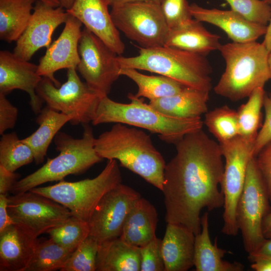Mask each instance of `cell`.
<instances>
[{
  "label": "cell",
  "instance_id": "d4e9b609",
  "mask_svg": "<svg viewBox=\"0 0 271 271\" xmlns=\"http://www.w3.org/2000/svg\"><path fill=\"white\" fill-rule=\"evenodd\" d=\"M209 92L185 87L173 95L150 101L149 104L167 115L181 118L201 117L208 111Z\"/></svg>",
  "mask_w": 271,
  "mask_h": 271
},
{
  "label": "cell",
  "instance_id": "cb8c5ba5",
  "mask_svg": "<svg viewBox=\"0 0 271 271\" xmlns=\"http://www.w3.org/2000/svg\"><path fill=\"white\" fill-rule=\"evenodd\" d=\"M220 36L208 31L193 19L180 27L169 29L164 46L206 56L218 50Z\"/></svg>",
  "mask_w": 271,
  "mask_h": 271
},
{
  "label": "cell",
  "instance_id": "6da1fadb",
  "mask_svg": "<svg viewBox=\"0 0 271 271\" xmlns=\"http://www.w3.org/2000/svg\"><path fill=\"white\" fill-rule=\"evenodd\" d=\"M175 145L177 152L166 165L162 190L165 220L196 235L201 229L202 209L211 211L224 205L222 149L202 129L186 135Z\"/></svg>",
  "mask_w": 271,
  "mask_h": 271
},
{
  "label": "cell",
  "instance_id": "5bb4252c",
  "mask_svg": "<svg viewBox=\"0 0 271 271\" xmlns=\"http://www.w3.org/2000/svg\"><path fill=\"white\" fill-rule=\"evenodd\" d=\"M141 197L139 192L122 183L109 191L88 221L89 235L99 243L120 237L132 206Z\"/></svg>",
  "mask_w": 271,
  "mask_h": 271
},
{
  "label": "cell",
  "instance_id": "3957f363",
  "mask_svg": "<svg viewBox=\"0 0 271 271\" xmlns=\"http://www.w3.org/2000/svg\"><path fill=\"white\" fill-rule=\"evenodd\" d=\"M130 102L123 103L112 100L108 96L100 98L93 125L120 123L148 130L157 133L163 141L176 144L186 135L202 129L201 117L181 118L164 114L145 103L141 98L129 93Z\"/></svg>",
  "mask_w": 271,
  "mask_h": 271
},
{
  "label": "cell",
  "instance_id": "1f68e13d",
  "mask_svg": "<svg viewBox=\"0 0 271 271\" xmlns=\"http://www.w3.org/2000/svg\"><path fill=\"white\" fill-rule=\"evenodd\" d=\"M34 161L31 148L13 132L2 134L0 141V165L15 172Z\"/></svg>",
  "mask_w": 271,
  "mask_h": 271
},
{
  "label": "cell",
  "instance_id": "f546056e",
  "mask_svg": "<svg viewBox=\"0 0 271 271\" xmlns=\"http://www.w3.org/2000/svg\"><path fill=\"white\" fill-rule=\"evenodd\" d=\"M74 251L61 245L50 237L39 238L25 271L60 270Z\"/></svg>",
  "mask_w": 271,
  "mask_h": 271
},
{
  "label": "cell",
  "instance_id": "ba28073f",
  "mask_svg": "<svg viewBox=\"0 0 271 271\" xmlns=\"http://www.w3.org/2000/svg\"><path fill=\"white\" fill-rule=\"evenodd\" d=\"M269 203L265 183L255 158L253 157L247 168L243 188L236 209L237 226L248 254L257 249L266 239L262 226L264 217L271 211Z\"/></svg>",
  "mask_w": 271,
  "mask_h": 271
},
{
  "label": "cell",
  "instance_id": "e0dca14e",
  "mask_svg": "<svg viewBox=\"0 0 271 271\" xmlns=\"http://www.w3.org/2000/svg\"><path fill=\"white\" fill-rule=\"evenodd\" d=\"M42 78L38 73V65L19 57L13 52L0 51V94L7 95L15 89L27 92L31 108L36 114L41 111L44 102L36 92Z\"/></svg>",
  "mask_w": 271,
  "mask_h": 271
},
{
  "label": "cell",
  "instance_id": "44dd1931",
  "mask_svg": "<svg viewBox=\"0 0 271 271\" xmlns=\"http://www.w3.org/2000/svg\"><path fill=\"white\" fill-rule=\"evenodd\" d=\"M195 236L182 225L167 223L162 240L165 271H187L194 265Z\"/></svg>",
  "mask_w": 271,
  "mask_h": 271
},
{
  "label": "cell",
  "instance_id": "74e56055",
  "mask_svg": "<svg viewBox=\"0 0 271 271\" xmlns=\"http://www.w3.org/2000/svg\"><path fill=\"white\" fill-rule=\"evenodd\" d=\"M139 248L140 271H165L161 239L156 237L148 244Z\"/></svg>",
  "mask_w": 271,
  "mask_h": 271
},
{
  "label": "cell",
  "instance_id": "f6af8a7d",
  "mask_svg": "<svg viewBox=\"0 0 271 271\" xmlns=\"http://www.w3.org/2000/svg\"><path fill=\"white\" fill-rule=\"evenodd\" d=\"M251 268L255 271H271V258H262L251 262Z\"/></svg>",
  "mask_w": 271,
  "mask_h": 271
},
{
  "label": "cell",
  "instance_id": "4dcf8cb0",
  "mask_svg": "<svg viewBox=\"0 0 271 271\" xmlns=\"http://www.w3.org/2000/svg\"><path fill=\"white\" fill-rule=\"evenodd\" d=\"M203 123L219 144L239 136L237 111L227 105L208 111Z\"/></svg>",
  "mask_w": 271,
  "mask_h": 271
},
{
  "label": "cell",
  "instance_id": "52a82bcc",
  "mask_svg": "<svg viewBox=\"0 0 271 271\" xmlns=\"http://www.w3.org/2000/svg\"><path fill=\"white\" fill-rule=\"evenodd\" d=\"M121 182L117 162L111 159L94 178L76 182L62 180L53 185L37 187L29 191L63 205L73 215L88 222L101 198Z\"/></svg>",
  "mask_w": 271,
  "mask_h": 271
},
{
  "label": "cell",
  "instance_id": "7c38bea8",
  "mask_svg": "<svg viewBox=\"0 0 271 271\" xmlns=\"http://www.w3.org/2000/svg\"><path fill=\"white\" fill-rule=\"evenodd\" d=\"M80 62L76 69L88 87L100 97L107 96L120 76L117 54L85 27L78 45Z\"/></svg>",
  "mask_w": 271,
  "mask_h": 271
},
{
  "label": "cell",
  "instance_id": "9a60e30c",
  "mask_svg": "<svg viewBox=\"0 0 271 271\" xmlns=\"http://www.w3.org/2000/svg\"><path fill=\"white\" fill-rule=\"evenodd\" d=\"M32 17L25 30L16 41L13 53L30 61L40 49L51 45L53 32L65 23L69 14L62 7H53L42 2L35 3Z\"/></svg>",
  "mask_w": 271,
  "mask_h": 271
},
{
  "label": "cell",
  "instance_id": "484cf974",
  "mask_svg": "<svg viewBox=\"0 0 271 271\" xmlns=\"http://www.w3.org/2000/svg\"><path fill=\"white\" fill-rule=\"evenodd\" d=\"M139 247L119 237L99 243L96 271H140Z\"/></svg>",
  "mask_w": 271,
  "mask_h": 271
},
{
  "label": "cell",
  "instance_id": "d6a6232c",
  "mask_svg": "<svg viewBox=\"0 0 271 271\" xmlns=\"http://www.w3.org/2000/svg\"><path fill=\"white\" fill-rule=\"evenodd\" d=\"M265 94L264 88L255 89L248 96L246 102L237 110L239 135L256 139L261 126V108Z\"/></svg>",
  "mask_w": 271,
  "mask_h": 271
},
{
  "label": "cell",
  "instance_id": "f35d334b",
  "mask_svg": "<svg viewBox=\"0 0 271 271\" xmlns=\"http://www.w3.org/2000/svg\"><path fill=\"white\" fill-rule=\"evenodd\" d=\"M263 107L265 112L264 120L255 140L253 147L254 157L265 145L271 141V97L266 93L264 96Z\"/></svg>",
  "mask_w": 271,
  "mask_h": 271
},
{
  "label": "cell",
  "instance_id": "8d00e7d4",
  "mask_svg": "<svg viewBox=\"0 0 271 271\" xmlns=\"http://www.w3.org/2000/svg\"><path fill=\"white\" fill-rule=\"evenodd\" d=\"M160 5L169 29L183 25L193 19L187 0H160Z\"/></svg>",
  "mask_w": 271,
  "mask_h": 271
},
{
  "label": "cell",
  "instance_id": "277c9868",
  "mask_svg": "<svg viewBox=\"0 0 271 271\" xmlns=\"http://www.w3.org/2000/svg\"><path fill=\"white\" fill-rule=\"evenodd\" d=\"M226 64L214 91L217 95L237 101L248 97L271 79L268 63L269 51L256 41L220 44L218 50Z\"/></svg>",
  "mask_w": 271,
  "mask_h": 271
},
{
  "label": "cell",
  "instance_id": "681fc988",
  "mask_svg": "<svg viewBox=\"0 0 271 271\" xmlns=\"http://www.w3.org/2000/svg\"><path fill=\"white\" fill-rule=\"evenodd\" d=\"M60 6L67 10L70 9L72 6L74 0H59Z\"/></svg>",
  "mask_w": 271,
  "mask_h": 271
},
{
  "label": "cell",
  "instance_id": "f5cc1de1",
  "mask_svg": "<svg viewBox=\"0 0 271 271\" xmlns=\"http://www.w3.org/2000/svg\"><path fill=\"white\" fill-rule=\"evenodd\" d=\"M264 1H265L269 3L270 4L271 3V0H264Z\"/></svg>",
  "mask_w": 271,
  "mask_h": 271
},
{
  "label": "cell",
  "instance_id": "f907efd6",
  "mask_svg": "<svg viewBox=\"0 0 271 271\" xmlns=\"http://www.w3.org/2000/svg\"><path fill=\"white\" fill-rule=\"evenodd\" d=\"M36 1L42 2L48 5L53 7H58L60 6V4L59 0H36Z\"/></svg>",
  "mask_w": 271,
  "mask_h": 271
},
{
  "label": "cell",
  "instance_id": "30bf717a",
  "mask_svg": "<svg viewBox=\"0 0 271 271\" xmlns=\"http://www.w3.org/2000/svg\"><path fill=\"white\" fill-rule=\"evenodd\" d=\"M255 139L238 136L220 145L225 160L221 190L224 197L222 232L236 236L239 229L236 219L237 202L242 191L247 168L253 155Z\"/></svg>",
  "mask_w": 271,
  "mask_h": 271
},
{
  "label": "cell",
  "instance_id": "8fae6325",
  "mask_svg": "<svg viewBox=\"0 0 271 271\" xmlns=\"http://www.w3.org/2000/svg\"><path fill=\"white\" fill-rule=\"evenodd\" d=\"M110 15L118 31L143 48L164 46L169 28L160 2L137 1L112 8Z\"/></svg>",
  "mask_w": 271,
  "mask_h": 271
},
{
  "label": "cell",
  "instance_id": "bcb514c9",
  "mask_svg": "<svg viewBox=\"0 0 271 271\" xmlns=\"http://www.w3.org/2000/svg\"><path fill=\"white\" fill-rule=\"evenodd\" d=\"M262 232L265 238H271V211L265 216L262 222Z\"/></svg>",
  "mask_w": 271,
  "mask_h": 271
},
{
  "label": "cell",
  "instance_id": "4fadbf2b",
  "mask_svg": "<svg viewBox=\"0 0 271 271\" xmlns=\"http://www.w3.org/2000/svg\"><path fill=\"white\" fill-rule=\"evenodd\" d=\"M8 210L15 223L37 237L73 215L63 205L31 191L8 196Z\"/></svg>",
  "mask_w": 271,
  "mask_h": 271
},
{
  "label": "cell",
  "instance_id": "836d02e7",
  "mask_svg": "<svg viewBox=\"0 0 271 271\" xmlns=\"http://www.w3.org/2000/svg\"><path fill=\"white\" fill-rule=\"evenodd\" d=\"M47 233L61 245L75 250L89 235V228L87 221L72 215Z\"/></svg>",
  "mask_w": 271,
  "mask_h": 271
},
{
  "label": "cell",
  "instance_id": "b9f144b4",
  "mask_svg": "<svg viewBox=\"0 0 271 271\" xmlns=\"http://www.w3.org/2000/svg\"><path fill=\"white\" fill-rule=\"evenodd\" d=\"M20 177L19 174L10 171L0 165V194H8Z\"/></svg>",
  "mask_w": 271,
  "mask_h": 271
},
{
  "label": "cell",
  "instance_id": "ac0fdd59",
  "mask_svg": "<svg viewBox=\"0 0 271 271\" xmlns=\"http://www.w3.org/2000/svg\"><path fill=\"white\" fill-rule=\"evenodd\" d=\"M109 6L108 0H74L66 11L120 55L124 52L125 46L113 22Z\"/></svg>",
  "mask_w": 271,
  "mask_h": 271
},
{
  "label": "cell",
  "instance_id": "e575fe53",
  "mask_svg": "<svg viewBox=\"0 0 271 271\" xmlns=\"http://www.w3.org/2000/svg\"><path fill=\"white\" fill-rule=\"evenodd\" d=\"M99 242L88 235L71 254L61 271H96Z\"/></svg>",
  "mask_w": 271,
  "mask_h": 271
},
{
  "label": "cell",
  "instance_id": "d6986e66",
  "mask_svg": "<svg viewBox=\"0 0 271 271\" xmlns=\"http://www.w3.org/2000/svg\"><path fill=\"white\" fill-rule=\"evenodd\" d=\"M189 11L193 18L219 28L234 42L256 41L266 32L267 26L252 22L232 10L207 9L193 3Z\"/></svg>",
  "mask_w": 271,
  "mask_h": 271
},
{
  "label": "cell",
  "instance_id": "8992f818",
  "mask_svg": "<svg viewBox=\"0 0 271 271\" xmlns=\"http://www.w3.org/2000/svg\"><path fill=\"white\" fill-rule=\"evenodd\" d=\"M95 139L92 128L87 124H85L80 139L59 131L54 139L59 155L48 159L37 171L18 180L10 192L13 195L22 193L45 183L61 181L68 175L85 172L102 160L95 150Z\"/></svg>",
  "mask_w": 271,
  "mask_h": 271
},
{
  "label": "cell",
  "instance_id": "60d3db41",
  "mask_svg": "<svg viewBox=\"0 0 271 271\" xmlns=\"http://www.w3.org/2000/svg\"><path fill=\"white\" fill-rule=\"evenodd\" d=\"M18 109L7 98L6 95L0 94V134L15 126Z\"/></svg>",
  "mask_w": 271,
  "mask_h": 271
},
{
  "label": "cell",
  "instance_id": "5b68a950",
  "mask_svg": "<svg viewBox=\"0 0 271 271\" xmlns=\"http://www.w3.org/2000/svg\"><path fill=\"white\" fill-rule=\"evenodd\" d=\"M138 49L136 56H117L121 68L155 73L186 87L210 92L212 69L205 56L165 46Z\"/></svg>",
  "mask_w": 271,
  "mask_h": 271
},
{
  "label": "cell",
  "instance_id": "c3c4849f",
  "mask_svg": "<svg viewBox=\"0 0 271 271\" xmlns=\"http://www.w3.org/2000/svg\"><path fill=\"white\" fill-rule=\"evenodd\" d=\"M143 1H154L158 2H160V0H108L109 5L111 7V8L128 3Z\"/></svg>",
  "mask_w": 271,
  "mask_h": 271
},
{
  "label": "cell",
  "instance_id": "7a4b0ae2",
  "mask_svg": "<svg viewBox=\"0 0 271 271\" xmlns=\"http://www.w3.org/2000/svg\"><path fill=\"white\" fill-rule=\"evenodd\" d=\"M94 149L102 159L118 161L122 167L162 191L166 164L150 137L143 130L115 123L95 138Z\"/></svg>",
  "mask_w": 271,
  "mask_h": 271
},
{
  "label": "cell",
  "instance_id": "4316f807",
  "mask_svg": "<svg viewBox=\"0 0 271 271\" xmlns=\"http://www.w3.org/2000/svg\"><path fill=\"white\" fill-rule=\"evenodd\" d=\"M71 119L47 105L41 109L36 118L39 127L32 134L22 139L32 149L36 164L43 162L51 142L62 126Z\"/></svg>",
  "mask_w": 271,
  "mask_h": 271
},
{
  "label": "cell",
  "instance_id": "ee69618b",
  "mask_svg": "<svg viewBox=\"0 0 271 271\" xmlns=\"http://www.w3.org/2000/svg\"><path fill=\"white\" fill-rule=\"evenodd\" d=\"M262 258H271V238H266L257 249L249 253L247 256L251 262Z\"/></svg>",
  "mask_w": 271,
  "mask_h": 271
},
{
  "label": "cell",
  "instance_id": "2e32d148",
  "mask_svg": "<svg viewBox=\"0 0 271 271\" xmlns=\"http://www.w3.org/2000/svg\"><path fill=\"white\" fill-rule=\"evenodd\" d=\"M82 24L69 15L59 37L47 48L38 65V73L50 79L57 87L61 85L55 73L62 69L77 68L80 62L78 45Z\"/></svg>",
  "mask_w": 271,
  "mask_h": 271
},
{
  "label": "cell",
  "instance_id": "ab89813d",
  "mask_svg": "<svg viewBox=\"0 0 271 271\" xmlns=\"http://www.w3.org/2000/svg\"><path fill=\"white\" fill-rule=\"evenodd\" d=\"M255 158L271 203V141L260 150Z\"/></svg>",
  "mask_w": 271,
  "mask_h": 271
},
{
  "label": "cell",
  "instance_id": "ffe728a7",
  "mask_svg": "<svg viewBox=\"0 0 271 271\" xmlns=\"http://www.w3.org/2000/svg\"><path fill=\"white\" fill-rule=\"evenodd\" d=\"M37 240L31 231L17 223L0 232V270L25 271Z\"/></svg>",
  "mask_w": 271,
  "mask_h": 271
},
{
  "label": "cell",
  "instance_id": "7402d4cb",
  "mask_svg": "<svg viewBox=\"0 0 271 271\" xmlns=\"http://www.w3.org/2000/svg\"><path fill=\"white\" fill-rule=\"evenodd\" d=\"M158 221L154 206L141 197L132 206L119 237L131 245L143 246L156 237Z\"/></svg>",
  "mask_w": 271,
  "mask_h": 271
},
{
  "label": "cell",
  "instance_id": "d590c367",
  "mask_svg": "<svg viewBox=\"0 0 271 271\" xmlns=\"http://www.w3.org/2000/svg\"><path fill=\"white\" fill-rule=\"evenodd\" d=\"M231 10L247 20L267 26L271 19L270 3L264 0H225Z\"/></svg>",
  "mask_w": 271,
  "mask_h": 271
},
{
  "label": "cell",
  "instance_id": "7dc6e473",
  "mask_svg": "<svg viewBox=\"0 0 271 271\" xmlns=\"http://www.w3.org/2000/svg\"><path fill=\"white\" fill-rule=\"evenodd\" d=\"M267 49L271 51V19L267 26V30L262 42Z\"/></svg>",
  "mask_w": 271,
  "mask_h": 271
},
{
  "label": "cell",
  "instance_id": "7bdbcfd3",
  "mask_svg": "<svg viewBox=\"0 0 271 271\" xmlns=\"http://www.w3.org/2000/svg\"><path fill=\"white\" fill-rule=\"evenodd\" d=\"M8 195L0 194V232L15 223L8 210Z\"/></svg>",
  "mask_w": 271,
  "mask_h": 271
},
{
  "label": "cell",
  "instance_id": "f1b7e54d",
  "mask_svg": "<svg viewBox=\"0 0 271 271\" xmlns=\"http://www.w3.org/2000/svg\"><path fill=\"white\" fill-rule=\"evenodd\" d=\"M120 75L127 77L137 84L138 89L135 97H145L150 101L173 95L186 87L168 77L147 75L133 68H121Z\"/></svg>",
  "mask_w": 271,
  "mask_h": 271
},
{
  "label": "cell",
  "instance_id": "603a6c76",
  "mask_svg": "<svg viewBox=\"0 0 271 271\" xmlns=\"http://www.w3.org/2000/svg\"><path fill=\"white\" fill-rule=\"evenodd\" d=\"M201 229L195 236L194 266L197 271H242L244 265L238 261L229 262L223 258L228 251L217 246L216 238L211 242L209 230V213L201 217Z\"/></svg>",
  "mask_w": 271,
  "mask_h": 271
},
{
  "label": "cell",
  "instance_id": "816d5d0a",
  "mask_svg": "<svg viewBox=\"0 0 271 271\" xmlns=\"http://www.w3.org/2000/svg\"><path fill=\"white\" fill-rule=\"evenodd\" d=\"M268 63L269 68L270 70V75H271V51L269 53L268 58Z\"/></svg>",
  "mask_w": 271,
  "mask_h": 271
},
{
  "label": "cell",
  "instance_id": "9c48e42d",
  "mask_svg": "<svg viewBox=\"0 0 271 271\" xmlns=\"http://www.w3.org/2000/svg\"><path fill=\"white\" fill-rule=\"evenodd\" d=\"M36 92L47 106L70 116L73 125L92 122L101 98L81 80L75 68L67 69V80L59 87L42 77Z\"/></svg>",
  "mask_w": 271,
  "mask_h": 271
},
{
  "label": "cell",
  "instance_id": "83f0119b",
  "mask_svg": "<svg viewBox=\"0 0 271 271\" xmlns=\"http://www.w3.org/2000/svg\"><path fill=\"white\" fill-rule=\"evenodd\" d=\"M36 0H0V39L17 41L31 19Z\"/></svg>",
  "mask_w": 271,
  "mask_h": 271
}]
</instances>
